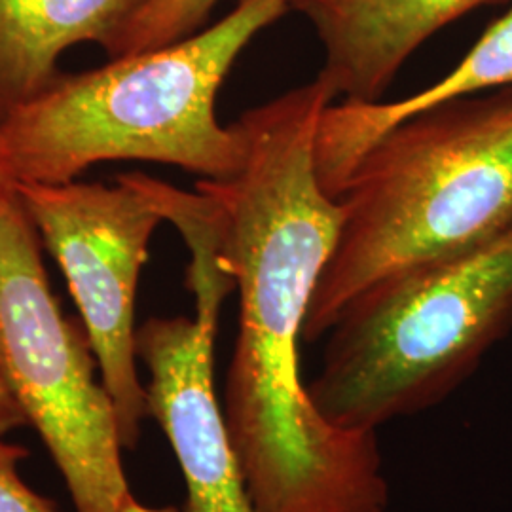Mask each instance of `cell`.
I'll use <instances>...</instances> for the list:
<instances>
[{
    "label": "cell",
    "mask_w": 512,
    "mask_h": 512,
    "mask_svg": "<svg viewBox=\"0 0 512 512\" xmlns=\"http://www.w3.org/2000/svg\"><path fill=\"white\" fill-rule=\"evenodd\" d=\"M334 95L317 78L247 110L245 162L202 179L220 258L239 293V330L222 410L249 492L266 512L317 509L365 467L366 439L332 425L300 380L298 344L317 281L340 238L342 205L325 192L315 137Z\"/></svg>",
    "instance_id": "1"
},
{
    "label": "cell",
    "mask_w": 512,
    "mask_h": 512,
    "mask_svg": "<svg viewBox=\"0 0 512 512\" xmlns=\"http://www.w3.org/2000/svg\"><path fill=\"white\" fill-rule=\"evenodd\" d=\"M293 0H238L224 18L164 48L63 73L0 124V164L14 184L69 183L99 162L177 165L228 179L245 162L241 124L217 120V93L251 40Z\"/></svg>",
    "instance_id": "2"
},
{
    "label": "cell",
    "mask_w": 512,
    "mask_h": 512,
    "mask_svg": "<svg viewBox=\"0 0 512 512\" xmlns=\"http://www.w3.org/2000/svg\"><path fill=\"white\" fill-rule=\"evenodd\" d=\"M338 202L340 238L311 296L308 344L374 283L463 253L511 222L512 86L444 101L389 129Z\"/></svg>",
    "instance_id": "3"
},
{
    "label": "cell",
    "mask_w": 512,
    "mask_h": 512,
    "mask_svg": "<svg viewBox=\"0 0 512 512\" xmlns=\"http://www.w3.org/2000/svg\"><path fill=\"white\" fill-rule=\"evenodd\" d=\"M512 330V220L458 255L423 262L351 300L308 387L325 420L378 433L423 412Z\"/></svg>",
    "instance_id": "4"
},
{
    "label": "cell",
    "mask_w": 512,
    "mask_h": 512,
    "mask_svg": "<svg viewBox=\"0 0 512 512\" xmlns=\"http://www.w3.org/2000/svg\"><path fill=\"white\" fill-rule=\"evenodd\" d=\"M86 330L57 304L16 184L0 188V384L54 459L76 512L129 494L124 444Z\"/></svg>",
    "instance_id": "5"
},
{
    "label": "cell",
    "mask_w": 512,
    "mask_h": 512,
    "mask_svg": "<svg viewBox=\"0 0 512 512\" xmlns=\"http://www.w3.org/2000/svg\"><path fill=\"white\" fill-rule=\"evenodd\" d=\"M16 188L38 238L65 274L116 408L122 444L133 450L148 416L137 368L135 298L148 243L164 217L128 175L116 186L69 181Z\"/></svg>",
    "instance_id": "6"
},
{
    "label": "cell",
    "mask_w": 512,
    "mask_h": 512,
    "mask_svg": "<svg viewBox=\"0 0 512 512\" xmlns=\"http://www.w3.org/2000/svg\"><path fill=\"white\" fill-rule=\"evenodd\" d=\"M186 285L196 317H152L135 336L147 366V414L162 427L186 482V512H258L215 389L222 302L236 291L219 258L194 256Z\"/></svg>",
    "instance_id": "7"
},
{
    "label": "cell",
    "mask_w": 512,
    "mask_h": 512,
    "mask_svg": "<svg viewBox=\"0 0 512 512\" xmlns=\"http://www.w3.org/2000/svg\"><path fill=\"white\" fill-rule=\"evenodd\" d=\"M507 0H293L323 46L317 74L346 103L382 101L404 63L440 29Z\"/></svg>",
    "instance_id": "8"
},
{
    "label": "cell",
    "mask_w": 512,
    "mask_h": 512,
    "mask_svg": "<svg viewBox=\"0 0 512 512\" xmlns=\"http://www.w3.org/2000/svg\"><path fill=\"white\" fill-rule=\"evenodd\" d=\"M512 86V8L480 37L452 73L433 86L393 103H346L323 110L315 137L321 186L340 198L353 167L384 133L410 116L463 95Z\"/></svg>",
    "instance_id": "9"
},
{
    "label": "cell",
    "mask_w": 512,
    "mask_h": 512,
    "mask_svg": "<svg viewBox=\"0 0 512 512\" xmlns=\"http://www.w3.org/2000/svg\"><path fill=\"white\" fill-rule=\"evenodd\" d=\"M148 0H0V124L48 92L65 50H107Z\"/></svg>",
    "instance_id": "10"
},
{
    "label": "cell",
    "mask_w": 512,
    "mask_h": 512,
    "mask_svg": "<svg viewBox=\"0 0 512 512\" xmlns=\"http://www.w3.org/2000/svg\"><path fill=\"white\" fill-rule=\"evenodd\" d=\"M219 0H148L105 50L110 59L169 46L202 31Z\"/></svg>",
    "instance_id": "11"
},
{
    "label": "cell",
    "mask_w": 512,
    "mask_h": 512,
    "mask_svg": "<svg viewBox=\"0 0 512 512\" xmlns=\"http://www.w3.org/2000/svg\"><path fill=\"white\" fill-rule=\"evenodd\" d=\"M27 456L25 446L0 439V512H57L19 475V465Z\"/></svg>",
    "instance_id": "12"
},
{
    "label": "cell",
    "mask_w": 512,
    "mask_h": 512,
    "mask_svg": "<svg viewBox=\"0 0 512 512\" xmlns=\"http://www.w3.org/2000/svg\"><path fill=\"white\" fill-rule=\"evenodd\" d=\"M12 181L6 177L4 167L0 164V188L10 184ZM27 425L25 416L21 414L18 404L10 399V395L6 393V389L0 384V439H6V435H10L12 431H16L19 427Z\"/></svg>",
    "instance_id": "13"
},
{
    "label": "cell",
    "mask_w": 512,
    "mask_h": 512,
    "mask_svg": "<svg viewBox=\"0 0 512 512\" xmlns=\"http://www.w3.org/2000/svg\"><path fill=\"white\" fill-rule=\"evenodd\" d=\"M116 512H181L175 507H148L145 503L137 501V497L129 492L118 505Z\"/></svg>",
    "instance_id": "14"
}]
</instances>
